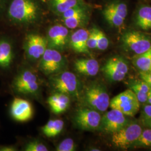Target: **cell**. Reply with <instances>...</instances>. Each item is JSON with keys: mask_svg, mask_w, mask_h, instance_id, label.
I'll use <instances>...</instances> for the list:
<instances>
[{"mask_svg": "<svg viewBox=\"0 0 151 151\" xmlns=\"http://www.w3.org/2000/svg\"><path fill=\"white\" fill-rule=\"evenodd\" d=\"M102 13L104 19L109 25L120 29L124 25L127 16L128 7L123 2L115 0L105 6Z\"/></svg>", "mask_w": 151, "mask_h": 151, "instance_id": "cell-9", "label": "cell"}, {"mask_svg": "<svg viewBox=\"0 0 151 151\" xmlns=\"http://www.w3.org/2000/svg\"><path fill=\"white\" fill-rule=\"evenodd\" d=\"M87 44L89 49L97 48L96 27H93L90 30H89V34L87 41Z\"/></svg>", "mask_w": 151, "mask_h": 151, "instance_id": "cell-30", "label": "cell"}, {"mask_svg": "<svg viewBox=\"0 0 151 151\" xmlns=\"http://www.w3.org/2000/svg\"><path fill=\"white\" fill-rule=\"evenodd\" d=\"M90 9L86 4L71 8L60 17L65 27L69 29H75L86 27L90 20Z\"/></svg>", "mask_w": 151, "mask_h": 151, "instance_id": "cell-7", "label": "cell"}, {"mask_svg": "<svg viewBox=\"0 0 151 151\" xmlns=\"http://www.w3.org/2000/svg\"><path fill=\"white\" fill-rule=\"evenodd\" d=\"M128 123V120L124 114L118 110L111 109L102 116L100 128L107 133H114Z\"/></svg>", "mask_w": 151, "mask_h": 151, "instance_id": "cell-15", "label": "cell"}, {"mask_svg": "<svg viewBox=\"0 0 151 151\" xmlns=\"http://www.w3.org/2000/svg\"><path fill=\"white\" fill-rule=\"evenodd\" d=\"M83 100L87 106L100 113L107 110L110 99L105 87L101 83H93L86 89Z\"/></svg>", "mask_w": 151, "mask_h": 151, "instance_id": "cell-3", "label": "cell"}, {"mask_svg": "<svg viewBox=\"0 0 151 151\" xmlns=\"http://www.w3.org/2000/svg\"><path fill=\"white\" fill-rule=\"evenodd\" d=\"M24 150L25 151H48V149L43 143L38 140L30 141L25 145Z\"/></svg>", "mask_w": 151, "mask_h": 151, "instance_id": "cell-27", "label": "cell"}, {"mask_svg": "<svg viewBox=\"0 0 151 151\" xmlns=\"http://www.w3.org/2000/svg\"><path fill=\"white\" fill-rule=\"evenodd\" d=\"M140 77L142 81L145 82L151 87V73L150 72L140 71Z\"/></svg>", "mask_w": 151, "mask_h": 151, "instance_id": "cell-33", "label": "cell"}, {"mask_svg": "<svg viewBox=\"0 0 151 151\" xmlns=\"http://www.w3.org/2000/svg\"><path fill=\"white\" fill-rule=\"evenodd\" d=\"M76 148V145L74 140L72 138H66L61 142L56 148L57 151H74Z\"/></svg>", "mask_w": 151, "mask_h": 151, "instance_id": "cell-28", "label": "cell"}, {"mask_svg": "<svg viewBox=\"0 0 151 151\" xmlns=\"http://www.w3.org/2000/svg\"><path fill=\"white\" fill-rule=\"evenodd\" d=\"M142 130L139 124L128 123L121 129L113 133L112 142L118 148L128 149L133 146Z\"/></svg>", "mask_w": 151, "mask_h": 151, "instance_id": "cell-8", "label": "cell"}, {"mask_svg": "<svg viewBox=\"0 0 151 151\" xmlns=\"http://www.w3.org/2000/svg\"><path fill=\"white\" fill-rule=\"evenodd\" d=\"M97 32V48L100 50H105L109 47V42L105 34L96 28Z\"/></svg>", "mask_w": 151, "mask_h": 151, "instance_id": "cell-26", "label": "cell"}, {"mask_svg": "<svg viewBox=\"0 0 151 151\" xmlns=\"http://www.w3.org/2000/svg\"><path fill=\"white\" fill-rule=\"evenodd\" d=\"M7 0H0V16L4 14Z\"/></svg>", "mask_w": 151, "mask_h": 151, "instance_id": "cell-35", "label": "cell"}, {"mask_svg": "<svg viewBox=\"0 0 151 151\" xmlns=\"http://www.w3.org/2000/svg\"><path fill=\"white\" fill-rule=\"evenodd\" d=\"M48 48L45 37L36 33L27 34L24 42V49L28 58L32 60H40Z\"/></svg>", "mask_w": 151, "mask_h": 151, "instance_id": "cell-11", "label": "cell"}, {"mask_svg": "<svg viewBox=\"0 0 151 151\" xmlns=\"http://www.w3.org/2000/svg\"><path fill=\"white\" fill-rule=\"evenodd\" d=\"M122 42L126 48L136 55L145 53L151 48V40L145 34L136 31L125 33Z\"/></svg>", "mask_w": 151, "mask_h": 151, "instance_id": "cell-13", "label": "cell"}, {"mask_svg": "<svg viewBox=\"0 0 151 151\" xmlns=\"http://www.w3.org/2000/svg\"><path fill=\"white\" fill-rule=\"evenodd\" d=\"M11 88L15 93L24 95H37L40 85L37 76L32 70L24 69L14 77Z\"/></svg>", "mask_w": 151, "mask_h": 151, "instance_id": "cell-4", "label": "cell"}, {"mask_svg": "<svg viewBox=\"0 0 151 151\" xmlns=\"http://www.w3.org/2000/svg\"><path fill=\"white\" fill-rule=\"evenodd\" d=\"M129 68L123 58L114 57L106 61L102 68L104 75L110 81H122L127 75Z\"/></svg>", "mask_w": 151, "mask_h": 151, "instance_id": "cell-14", "label": "cell"}, {"mask_svg": "<svg viewBox=\"0 0 151 151\" xmlns=\"http://www.w3.org/2000/svg\"><path fill=\"white\" fill-rule=\"evenodd\" d=\"M147 103L151 105V87H150V89L148 92V100Z\"/></svg>", "mask_w": 151, "mask_h": 151, "instance_id": "cell-36", "label": "cell"}, {"mask_svg": "<svg viewBox=\"0 0 151 151\" xmlns=\"http://www.w3.org/2000/svg\"><path fill=\"white\" fill-rule=\"evenodd\" d=\"M84 4L86 3L83 0H48L50 10L60 16L71 8Z\"/></svg>", "mask_w": 151, "mask_h": 151, "instance_id": "cell-21", "label": "cell"}, {"mask_svg": "<svg viewBox=\"0 0 151 151\" xmlns=\"http://www.w3.org/2000/svg\"><path fill=\"white\" fill-rule=\"evenodd\" d=\"M17 151V147L14 145H1L0 151Z\"/></svg>", "mask_w": 151, "mask_h": 151, "instance_id": "cell-34", "label": "cell"}, {"mask_svg": "<svg viewBox=\"0 0 151 151\" xmlns=\"http://www.w3.org/2000/svg\"><path fill=\"white\" fill-rule=\"evenodd\" d=\"M3 14L12 25L27 27L41 20L43 9L38 0H7Z\"/></svg>", "mask_w": 151, "mask_h": 151, "instance_id": "cell-1", "label": "cell"}, {"mask_svg": "<svg viewBox=\"0 0 151 151\" xmlns=\"http://www.w3.org/2000/svg\"><path fill=\"white\" fill-rule=\"evenodd\" d=\"M148 72H151V68H150V70H148Z\"/></svg>", "mask_w": 151, "mask_h": 151, "instance_id": "cell-37", "label": "cell"}, {"mask_svg": "<svg viewBox=\"0 0 151 151\" xmlns=\"http://www.w3.org/2000/svg\"><path fill=\"white\" fill-rule=\"evenodd\" d=\"M10 112L12 119L19 122L29 121L34 114L32 104L19 97L14 98L11 102Z\"/></svg>", "mask_w": 151, "mask_h": 151, "instance_id": "cell-16", "label": "cell"}, {"mask_svg": "<svg viewBox=\"0 0 151 151\" xmlns=\"http://www.w3.org/2000/svg\"><path fill=\"white\" fill-rule=\"evenodd\" d=\"M14 45L10 38L0 37V70H7L11 68L15 59Z\"/></svg>", "mask_w": 151, "mask_h": 151, "instance_id": "cell-17", "label": "cell"}, {"mask_svg": "<svg viewBox=\"0 0 151 151\" xmlns=\"http://www.w3.org/2000/svg\"><path fill=\"white\" fill-rule=\"evenodd\" d=\"M64 25L56 24L49 28L46 39L48 48L63 52L69 47L71 32Z\"/></svg>", "mask_w": 151, "mask_h": 151, "instance_id": "cell-10", "label": "cell"}, {"mask_svg": "<svg viewBox=\"0 0 151 151\" xmlns=\"http://www.w3.org/2000/svg\"><path fill=\"white\" fill-rule=\"evenodd\" d=\"M102 116L100 112L91 108H81L75 116L76 124L85 130H94L100 127Z\"/></svg>", "mask_w": 151, "mask_h": 151, "instance_id": "cell-12", "label": "cell"}, {"mask_svg": "<svg viewBox=\"0 0 151 151\" xmlns=\"http://www.w3.org/2000/svg\"><path fill=\"white\" fill-rule=\"evenodd\" d=\"M51 86L57 92L72 97H78L81 91V82L75 73L63 70L52 75L50 80Z\"/></svg>", "mask_w": 151, "mask_h": 151, "instance_id": "cell-2", "label": "cell"}, {"mask_svg": "<svg viewBox=\"0 0 151 151\" xmlns=\"http://www.w3.org/2000/svg\"><path fill=\"white\" fill-rule=\"evenodd\" d=\"M141 119L143 124L147 127L151 128V105H146L143 109Z\"/></svg>", "mask_w": 151, "mask_h": 151, "instance_id": "cell-29", "label": "cell"}, {"mask_svg": "<svg viewBox=\"0 0 151 151\" xmlns=\"http://www.w3.org/2000/svg\"><path fill=\"white\" fill-rule=\"evenodd\" d=\"M140 103L132 89H128L114 97L109 107L118 110L125 116H134L140 109Z\"/></svg>", "mask_w": 151, "mask_h": 151, "instance_id": "cell-6", "label": "cell"}, {"mask_svg": "<svg viewBox=\"0 0 151 151\" xmlns=\"http://www.w3.org/2000/svg\"><path fill=\"white\" fill-rule=\"evenodd\" d=\"M135 24L142 30L151 29V7L148 6L140 7L136 14Z\"/></svg>", "mask_w": 151, "mask_h": 151, "instance_id": "cell-22", "label": "cell"}, {"mask_svg": "<svg viewBox=\"0 0 151 151\" xmlns=\"http://www.w3.org/2000/svg\"><path fill=\"white\" fill-rule=\"evenodd\" d=\"M88 34L89 30L85 28H79L71 32L69 47L76 53L90 54L87 44Z\"/></svg>", "mask_w": 151, "mask_h": 151, "instance_id": "cell-18", "label": "cell"}, {"mask_svg": "<svg viewBox=\"0 0 151 151\" xmlns=\"http://www.w3.org/2000/svg\"><path fill=\"white\" fill-rule=\"evenodd\" d=\"M131 87L136 88L140 90L141 91L144 92L146 93L148 92L151 87L147 83L143 81H138L134 84H133Z\"/></svg>", "mask_w": 151, "mask_h": 151, "instance_id": "cell-32", "label": "cell"}, {"mask_svg": "<svg viewBox=\"0 0 151 151\" xmlns=\"http://www.w3.org/2000/svg\"><path fill=\"white\" fill-rule=\"evenodd\" d=\"M133 63L140 71L148 72L151 67V48L146 52L136 55Z\"/></svg>", "mask_w": 151, "mask_h": 151, "instance_id": "cell-24", "label": "cell"}, {"mask_svg": "<svg viewBox=\"0 0 151 151\" xmlns=\"http://www.w3.org/2000/svg\"><path fill=\"white\" fill-rule=\"evenodd\" d=\"M134 148L151 147V128L142 130L140 135L132 146Z\"/></svg>", "mask_w": 151, "mask_h": 151, "instance_id": "cell-25", "label": "cell"}, {"mask_svg": "<svg viewBox=\"0 0 151 151\" xmlns=\"http://www.w3.org/2000/svg\"><path fill=\"white\" fill-rule=\"evenodd\" d=\"M131 89L135 93L136 97L140 103H146L148 100V93L141 91L139 90L131 87Z\"/></svg>", "mask_w": 151, "mask_h": 151, "instance_id": "cell-31", "label": "cell"}, {"mask_svg": "<svg viewBox=\"0 0 151 151\" xmlns=\"http://www.w3.org/2000/svg\"><path fill=\"white\" fill-rule=\"evenodd\" d=\"M74 68L80 74L95 76L99 73L100 66L97 60L93 58H78L74 62Z\"/></svg>", "mask_w": 151, "mask_h": 151, "instance_id": "cell-19", "label": "cell"}, {"mask_svg": "<svg viewBox=\"0 0 151 151\" xmlns=\"http://www.w3.org/2000/svg\"><path fill=\"white\" fill-rule=\"evenodd\" d=\"M67 65V60L60 52L48 48L40 59L39 67L45 75H53L65 70Z\"/></svg>", "mask_w": 151, "mask_h": 151, "instance_id": "cell-5", "label": "cell"}, {"mask_svg": "<svg viewBox=\"0 0 151 151\" xmlns=\"http://www.w3.org/2000/svg\"><path fill=\"white\" fill-rule=\"evenodd\" d=\"M63 127L64 122L62 120L51 119L43 127L42 132L48 137H54L60 133Z\"/></svg>", "mask_w": 151, "mask_h": 151, "instance_id": "cell-23", "label": "cell"}, {"mask_svg": "<svg viewBox=\"0 0 151 151\" xmlns=\"http://www.w3.org/2000/svg\"><path fill=\"white\" fill-rule=\"evenodd\" d=\"M70 96L56 92L48 99V105L51 110L55 114H60L65 111L70 105Z\"/></svg>", "mask_w": 151, "mask_h": 151, "instance_id": "cell-20", "label": "cell"}]
</instances>
